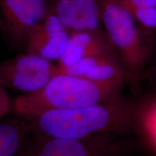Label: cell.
<instances>
[{"label": "cell", "mask_w": 156, "mask_h": 156, "mask_svg": "<svg viewBox=\"0 0 156 156\" xmlns=\"http://www.w3.org/2000/svg\"><path fill=\"white\" fill-rule=\"evenodd\" d=\"M49 10L70 32L87 31L85 18L77 0H51Z\"/></svg>", "instance_id": "30bf717a"}, {"label": "cell", "mask_w": 156, "mask_h": 156, "mask_svg": "<svg viewBox=\"0 0 156 156\" xmlns=\"http://www.w3.org/2000/svg\"><path fill=\"white\" fill-rule=\"evenodd\" d=\"M11 106L10 99L6 92L5 88L0 85V122L2 117L9 112Z\"/></svg>", "instance_id": "5bb4252c"}, {"label": "cell", "mask_w": 156, "mask_h": 156, "mask_svg": "<svg viewBox=\"0 0 156 156\" xmlns=\"http://www.w3.org/2000/svg\"><path fill=\"white\" fill-rule=\"evenodd\" d=\"M153 2L155 3V5H156V0H153Z\"/></svg>", "instance_id": "9a60e30c"}, {"label": "cell", "mask_w": 156, "mask_h": 156, "mask_svg": "<svg viewBox=\"0 0 156 156\" xmlns=\"http://www.w3.org/2000/svg\"><path fill=\"white\" fill-rule=\"evenodd\" d=\"M118 102L75 109L51 110L26 117L33 131L53 137L82 140L114 129L124 116Z\"/></svg>", "instance_id": "7a4b0ae2"}, {"label": "cell", "mask_w": 156, "mask_h": 156, "mask_svg": "<svg viewBox=\"0 0 156 156\" xmlns=\"http://www.w3.org/2000/svg\"><path fill=\"white\" fill-rule=\"evenodd\" d=\"M120 81L98 82L57 73L44 87L15 99L13 108L21 117L51 110L75 109L118 102Z\"/></svg>", "instance_id": "6da1fadb"}, {"label": "cell", "mask_w": 156, "mask_h": 156, "mask_svg": "<svg viewBox=\"0 0 156 156\" xmlns=\"http://www.w3.org/2000/svg\"><path fill=\"white\" fill-rule=\"evenodd\" d=\"M85 18L87 31L103 32L101 30L100 0H77Z\"/></svg>", "instance_id": "8fae6325"}, {"label": "cell", "mask_w": 156, "mask_h": 156, "mask_svg": "<svg viewBox=\"0 0 156 156\" xmlns=\"http://www.w3.org/2000/svg\"><path fill=\"white\" fill-rule=\"evenodd\" d=\"M51 61L30 54L0 62V85L25 93L41 89L56 75Z\"/></svg>", "instance_id": "5b68a950"}, {"label": "cell", "mask_w": 156, "mask_h": 156, "mask_svg": "<svg viewBox=\"0 0 156 156\" xmlns=\"http://www.w3.org/2000/svg\"><path fill=\"white\" fill-rule=\"evenodd\" d=\"M112 1L127 12L136 7L155 5L153 0H112Z\"/></svg>", "instance_id": "4fadbf2b"}, {"label": "cell", "mask_w": 156, "mask_h": 156, "mask_svg": "<svg viewBox=\"0 0 156 156\" xmlns=\"http://www.w3.org/2000/svg\"><path fill=\"white\" fill-rule=\"evenodd\" d=\"M115 152L101 136L67 140L45 135L30 129L15 156H112Z\"/></svg>", "instance_id": "277c9868"}, {"label": "cell", "mask_w": 156, "mask_h": 156, "mask_svg": "<svg viewBox=\"0 0 156 156\" xmlns=\"http://www.w3.org/2000/svg\"><path fill=\"white\" fill-rule=\"evenodd\" d=\"M51 0H0V29L9 42L24 47L35 25L49 12Z\"/></svg>", "instance_id": "8992f818"}, {"label": "cell", "mask_w": 156, "mask_h": 156, "mask_svg": "<svg viewBox=\"0 0 156 156\" xmlns=\"http://www.w3.org/2000/svg\"><path fill=\"white\" fill-rule=\"evenodd\" d=\"M112 54H114L103 32H72L58 66L68 67L84 58Z\"/></svg>", "instance_id": "ba28073f"}, {"label": "cell", "mask_w": 156, "mask_h": 156, "mask_svg": "<svg viewBox=\"0 0 156 156\" xmlns=\"http://www.w3.org/2000/svg\"><path fill=\"white\" fill-rule=\"evenodd\" d=\"M100 2L101 24L114 55L132 72L140 69L151 57V41L129 12L112 0Z\"/></svg>", "instance_id": "3957f363"}, {"label": "cell", "mask_w": 156, "mask_h": 156, "mask_svg": "<svg viewBox=\"0 0 156 156\" xmlns=\"http://www.w3.org/2000/svg\"><path fill=\"white\" fill-rule=\"evenodd\" d=\"M145 122V129L149 139L156 148V104L147 113Z\"/></svg>", "instance_id": "7c38bea8"}, {"label": "cell", "mask_w": 156, "mask_h": 156, "mask_svg": "<svg viewBox=\"0 0 156 156\" xmlns=\"http://www.w3.org/2000/svg\"><path fill=\"white\" fill-rule=\"evenodd\" d=\"M30 131L26 119L12 118L0 122V156H15Z\"/></svg>", "instance_id": "9c48e42d"}, {"label": "cell", "mask_w": 156, "mask_h": 156, "mask_svg": "<svg viewBox=\"0 0 156 156\" xmlns=\"http://www.w3.org/2000/svg\"><path fill=\"white\" fill-rule=\"evenodd\" d=\"M69 38V31L49 10L46 17L31 29L24 47L28 54L48 61L59 60Z\"/></svg>", "instance_id": "52a82bcc"}]
</instances>
